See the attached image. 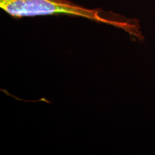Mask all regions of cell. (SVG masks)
I'll use <instances>...</instances> for the list:
<instances>
[{"instance_id": "6da1fadb", "label": "cell", "mask_w": 155, "mask_h": 155, "mask_svg": "<svg viewBox=\"0 0 155 155\" xmlns=\"http://www.w3.org/2000/svg\"><path fill=\"white\" fill-rule=\"evenodd\" d=\"M0 8L16 18L66 15L114 25L128 32L133 30L135 22L134 18H127L101 8H88L71 0H0Z\"/></svg>"}]
</instances>
